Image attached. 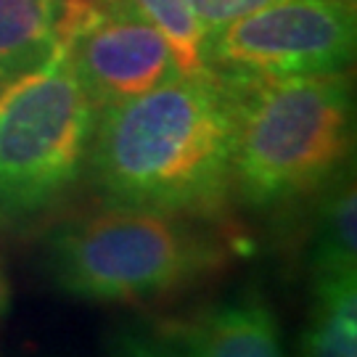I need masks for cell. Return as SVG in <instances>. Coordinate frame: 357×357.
Wrapping results in <instances>:
<instances>
[{"mask_svg":"<svg viewBox=\"0 0 357 357\" xmlns=\"http://www.w3.org/2000/svg\"><path fill=\"white\" fill-rule=\"evenodd\" d=\"M8 305H11V283H8L6 268H3V262H0V320L6 318Z\"/></svg>","mask_w":357,"mask_h":357,"instance_id":"5bb4252c","label":"cell"},{"mask_svg":"<svg viewBox=\"0 0 357 357\" xmlns=\"http://www.w3.org/2000/svg\"><path fill=\"white\" fill-rule=\"evenodd\" d=\"M185 3H188L193 19L199 22L206 38L217 29L228 26L230 22H236V19H241V16L257 11L268 3H275V0H185Z\"/></svg>","mask_w":357,"mask_h":357,"instance_id":"7c38bea8","label":"cell"},{"mask_svg":"<svg viewBox=\"0 0 357 357\" xmlns=\"http://www.w3.org/2000/svg\"><path fill=\"white\" fill-rule=\"evenodd\" d=\"M357 193L352 175L347 172L326 185V199L320 204L315 246H312V273H349L357 270Z\"/></svg>","mask_w":357,"mask_h":357,"instance_id":"30bf717a","label":"cell"},{"mask_svg":"<svg viewBox=\"0 0 357 357\" xmlns=\"http://www.w3.org/2000/svg\"><path fill=\"white\" fill-rule=\"evenodd\" d=\"M53 45V0H0V85L45 64Z\"/></svg>","mask_w":357,"mask_h":357,"instance_id":"9c48e42d","label":"cell"},{"mask_svg":"<svg viewBox=\"0 0 357 357\" xmlns=\"http://www.w3.org/2000/svg\"><path fill=\"white\" fill-rule=\"evenodd\" d=\"M302 357H357V270L312 275Z\"/></svg>","mask_w":357,"mask_h":357,"instance_id":"ba28073f","label":"cell"},{"mask_svg":"<svg viewBox=\"0 0 357 357\" xmlns=\"http://www.w3.org/2000/svg\"><path fill=\"white\" fill-rule=\"evenodd\" d=\"M238 122L233 196L252 209H281L323 191L352 153L347 69L294 77H233Z\"/></svg>","mask_w":357,"mask_h":357,"instance_id":"7a4b0ae2","label":"cell"},{"mask_svg":"<svg viewBox=\"0 0 357 357\" xmlns=\"http://www.w3.org/2000/svg\"><path fill=\"white\" fill-rule=\"evenodd\" d=\"M355 38V0H275L206 35L204 61L228 77L342 72Z\"/></svg>","mask_w":357,"mask_h":357,"instance_id":"5b68a950","label":"cell"},{"mask_svg":"<svg viewBox=\"0 0 357 357\" xmlns=\"http://www.w3.org/2000/svg\"><path fill=\"white\" fill-rule=\"evenodd\" d=\"M236 79L178 75L98 112L88 169L109 204L220 220L233 199Z\"/></svg>","mask_w":357,"mask_h":357,"instance_id":"6da1fadb","label":"cell"},{"mask_svg":"<svg viewBox=\"0 0 357 357\" xmlns=\"http://www.w3.org/2000/svg\"><path fill=\"white\" fill-rule=\"evenodd\" d=\"M53 32L96 112L180 75L156 26L101 0H53Z\"/></svg>","mask_w":357,"mask_h":357,"instance_id":"8992f818","label":"cell"},{"mask_svg":"<svg viewBox=\"0 0 357 357\" xmlns=\"http://www.w3.org/2000/svg\"><path fill=\"white\" fill-rule=\"evenodd\" d=\"M96 109L64 53L0 85V233L24 228L72 191Z\"/></svg>","mask_w":357,"mask_h":357,"instance_id":"277c9868","label":"cell"},{"mask_svg":"<svg viewBox=\"0 0 357 357\" xmlns=\"http://www.w3.org/2000/svg\"><path fill=\"white\" fill-rule=\"evenodd\" d=\"M180 357H286L275 312L262 296L212 307L180 333Z\"/></svg>","mask_w":357,"mask_h":357,"instance_id":"52a82bcc","label":"cell"},{"mask_svg":"<svg viewBox=\"0 0 357 357\" xmlns=\"http://www.w3.org/2000/svg\"><path fill=\"white\" fill-rule=\"evenodd\" d=\"M101 3L125 8L156 26L172 48L180 75H199L209 69L204 61V32L193 19L185 0H101Z\"/></svg>","mask_w":357,"mask_h":357,"instance_id":"8fae6325","label":"cell"},{"mask_svg":"<svg viewBox=\"0 0 357 357\" xmlns=\"http://www.w3.org/2000/svg\"><path fill=\"white\" fill-rule=\"evenodd\" d=\"M112 357H180L178 349L169 344H162L151 336L128 331L119 333L112 344Z\"/></svg>","mask_w":357,"mask_h":357,"instance_id":"4fadbf2b","label":"cell"},{"mask_svg":"<svg viewBox=\"0 0 357 357\" xmlns=\"http://www.w3.org/2000/svg\"><path fill=\"white\" fill-rule=\"evenodd\" d=\"M222 259L196 220L116 204L66 222L48 243L56 286L88 302L159 299L202 281Z\"/></svg>","mask_w":357,"mask_h":357,"instance_id":"3957f363","label":"cell"}]
</instances>
